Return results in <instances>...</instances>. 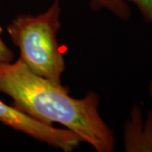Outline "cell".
<instances>
[{
    "label": "cell",
    "mask_w": 152,
    "mask_h": 152,
    "mask_svg": "<svg viewBox=\"0 0 152 152\" xmlns=\"http://www.w3.org/2000/svg\"><path fill=\"white\" fill-rule=\"evenodd\" d=\"M4 32V29L0 23V61L1 62H12L14 61L15 55L11 50L4 42L2 35Z\"/></svg>",
    "instance_id": "52a82bcc"
},
{
    "label": "cell",
    "mask_w": 152,
    "mask_h": 152,
    "mask_svg": "<svg viewBox=\"0 0 152 152\" xmlns=\"http://www.w3.org/2000/svg\"><path fill=\"white\" fill-rule=\"evenodd\" d=\"M149 92H150V96L152 99V80L150 82V86H149Z\"/></svg>",
    "instance_id": "ba28073f"
},
{
    "label": "cell",
    "mask_w": 152,
    "mask_h": 152,
    "mask_svg": "<svg viewBox=\"0 0 152 152\" xmlns=\"http://www.w3.org/2000/svg\"><path fill=\"white\" fill-rule=\"evenodd\" d=\"M130 2L139 9L144 20L152 24V0H125Z\"/></svg>",
    "instance_id": "8992f818"
},
{
    "label": "cell",
    "mask_w": 152,
    "mask_h": 152,
    "mask_svg": "<svg viewBox=\"0 0 152 152\" xmlns=\"http://www.w3.org/2000/svg\"><path fill=\"white\" fill-rule=\"evenodd\" d=\"M90 7L94 10H107L124 21L129 20L132 15L130 7L125 0H90Z\"/></svg>",
    "instance_id": "5b68a950"
},
{
    "label": "cell",
    "mask_w": 152,
    "mask_h": 152,
    "mask_svg": "<svg viewBox=\"0 0 152 152\" xmlns=\"http://www.w3.org/2000/svg\"><path fill=\"white\" fill-rule=\"evenodd\" d=\"M124 146L126 152H152V111L145 121L139 106H134L124 125Z\"/></svg>",
    "instance_id": "277c9868"
},
{
    "label": "cell",
    "mask_w": 152,
    "mask_h": 152,
    "mask_svg": "<svg viewBox=\"0 0 152 152\" xmlns=\"http://www.w3.org/2000/svg\"><path fill=\"white\" fill-rule=\"evenodd\" d=\"M0 92L12 99L13 107L39 121L65 126L96 151H114L113 131L100 115L96 93L90 91L82 99L71 97L69 87L37 75L20 59L0 61Z\"/></svg>",
    "instance_id": "6da1fadb"
},
{
    "label": "cell",
    "mask_w": 152,
    "mask_h": 152,
    "mask_svg": "<svg viewBox=\"0 0 152 152\" xmlns=\"http://www.w3.org/2000/svg\"><path fill=\"white\" fill-rule=\"evenodd\" d=\"M59 0L37 15H20L7 26L12 42L20 50V58L37 75L62 85L65 62L58 42L60 23Z\"/></svg>",
    "instance_id": "7a4b0ae2"
},
{
    "label": "cell",
    "mask_w": 152,
    "mask_h": 152,
    "mask_svg": "<svg viewBox=\"0 0 152 152\" xmlns=\"http://www.w3.org/2000/svg\"><path fill=\"white\" fill-rule=\"evenodd\" d=\"M0 123L64 152L79 147L81 138L68 129H56L0 100Z\"/></svg>",
    "instance_id": "3957f363"
}]
</instances>
